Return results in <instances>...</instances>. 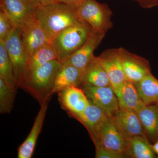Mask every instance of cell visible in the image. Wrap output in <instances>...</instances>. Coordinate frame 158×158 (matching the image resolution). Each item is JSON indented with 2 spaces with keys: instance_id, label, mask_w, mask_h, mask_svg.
<instances>
[{
  "instance_id": "6da1fadb",
  "label": "cell",
  "mask_w": 158,
  "mask_h": 158,
  "mask_svg": "<svg viewBox=\"0 0 158 158\" xmlns=\"http://www.w3.org/2000/svg\"><path fill=\"white\" fill-rule=\"evenodd\" d=\"M76 9V7L60 2L37 6L35 17L50 43L61 31L81 20L77 15Z\"/></svg>"
},
{
  "instance_id": "7a4b0ae2",
  "label": "cell",
  "mask_w": 158,
  "mask_h": 158,
  "mask_svg": "<svg viewBox=\"0 0 158 158\" xmlns=\"http://www.w3.org/2000/svg\"><path fill=\"white\" fill-rule=\"evenodd\" d=\"M62 65V62L56 59L40 66L29 74L19 88L31 94L40 105L49 101L56 77Z\"/></svg>"
},
{
  "instance_id": "3957f363",
  "label": "cell",
  "mask_w": 158,
  "mask_h": 158,
  "mask_svg": "<svg viewBox=\"0 0 158 158\" xmlns=\"http://www.w3.org/2000/svg\"><path fill=\"white\" fill-rule=\"evenodd\" d=\"M92 31L88 23L81 20L60 32L52 42L58 60L62 62L75 52L85 43Z\"/></svg>"
},
{
  "instance_id": "277c9868",
  "label": "cell",
  "mask_w": 158,
  "mask_h": 158,
  "mask_svg": "<svg viewBox=\"0 0 158 158\" xmlns=\"http://www.w3.org/2000/svg\"><path fill=\"white\" fill-rule=\"evenodd\" d=\"M76 10L79 18L88 23L94 31L106 34L113 27V13L106 4L96 0H85Z\"/></svg>"
},
{
  "instance_id": "5b68a950",
  "label": "cell",
  "mask_w": 158,
  "mask_h": 158,
  "mask_svg": "<svg viewBox=\"0 0 158 158\" xmlns=\"http://www.w3.org/2000/svg\"><path fill=\"white\" fill-rule=\"evenodd\" d=\"M3 41L14 67L18 88H19L24 79L28 59L23 43L21 30L14 28Z\"/></svg>"
},
{
  "instance_id": "8992f818",
  "label": "cell",
  "mask_w": 158,
  "mask_h": 158,
  "mask_svg": "<svg viewBox=\"0 0 158 158\" xmlns=\"http://www.w3.org/2000/svg\"><path fill=\"white\" fill-rule=\"evenodd\" d=\"M36 8L32 0H0V9L6 12L14 27L20 30L35 18Z\"/></svg>"
},
{
  "instance_id": "52a82bcc",
  "label": "cell",
  "mask_w": 158,
  "mask_h": 158,
  "mask_svg": "<svg viewBox=\"0 0 158 158\" xmlns=\"http://www.w3.org/2000/svg\"><path fill=\"white\" fill-rule=\"evenodd\" d=\"M90 137L94 144H99L106 149L124 155L126 140L112 118L109 117L95 135Z\"/></svg>"
},
{
  "instance_id": "ba28073f",
  "label": "cell",
  "mask_w": 158,
  "mask_h": 158,
  "mask_svg": "<svg viewBox=\"0 0 158 158\" xmlns=\"http://www.w3.org/2000/svg\"><path fill=\"white\" fill-rule=\"evenodd\" d=\"M81 87L89 102L100 108L108 117L111 118L120 108L118 98L112 86Z\"/></svg>"
},
{
  "instance_id": "9c48e42d",
  "label": "cell",
  "mask_w": 158,
  "mask_h": 158,
  "mask_svg": "<svg viewBox=\"0 0 158 158\" xmlns=\"http://www.w3.org/2000/svg\"><path fill=\"white\" fill-rule=\"evenodd\" d=\"M111 118L125 140L137 136L147 138L140 118L135 110L119 108Z\"/></svg>"
},
{
  "instance_id": "30bf717a",
  "label": "cell",
  "mask_w": 158,
  "mask_h": 158,
  "mask_svg": "<svg viewBox=\"0 0 158 158\" xmlns=\"http://www.w3.org/2000/svg\"><path fill=\"white\" fill-rule=\"evenodd\" d=\"M97 58L107 74L113 89L127 81L120 48L106 50Z\"/></svg>"
},
{
  "instance_id": "8fae6325",
  "label": "cell",
  "mask_w": 158,
  "mask_h": 158,
  "mask_svg": "<svg viewBox=\"0 0 158 158\" xmlns=\"http://www.w3.org/2000/svg\"><path fill=\"white\" fill-rule=\"evenodd\" d=\"M105 35L92 30L85 43L75 52L62 61V64L85 69L95 57L94 55V51L100 44Z\"/></svg>"
},
{
  "instance_id": "7c38bea8",
  "label": "cell",
  "mask_w": 158,
  "mask_h": 158,
  "mask_svg": "<svg viewBox=\"0 0 158 158\" xmlns=\"http://www.w3.org/2000/svg\"><path fill=\"white\" fill-rule=\"evenodd\" d=\"M120 49L127 81L136 84L152 73L149 62L147 59L123 48Z\"/></svg>"
},
{
  "instance_id": "4fadbf2b",
  "label": "cell",
  "mask_w": 158,
  "mask_h": 158,
  "mask_svg": "<svg viewBox=\"0 0 158 158\" xmlns=\"http://www.w3.org/2000/svg\"><path fill=\"white\" fill-rule=\"evenodd\" d=\"M61 108L70 116L81 113L90 103L84 90L80 87H70L58 92Z\"/></svg>"
},
{
  "instance_id": "5bb4252c",
  "label": "cell",
  "mask_w": 158,
  "mask_h": 158,
  "mask_svg": "<svg viewBox=\"0 0 158 158\" xmlns=\"http://www.w3.org/2000/svg\"><path fill=\"white\" fill-rule=\"evenodd\" d=\"M20 30L23 43L28 58L43 46L50 43L36 17Z\"/></svg>"
},
{
  "instance_id": "9a60e30c",
  "label": "cell",
  "mask_w": 158,
  "mask_h": 158,
  "mask_svg": "<svg viewBox=\"0 0 158 158\" xmlns=\"http://www.w3.org/2000/svg\"><path fill=\"white\" fill-rule=\"evenodd\" d=\"M48 101L40 105L37 116L35 118L33 127L30 134L18 150V158H31L34 153V148L44 123L46 114L48 108Z\"/></svg>"
},
{
  "instance_id": "2e32d148",
  "label": "cell",
  "mask_w": 158,
  "mask_h": 158,
  "mask_svg": "<svg viewBox=\"0 0 158 158\" xmlns=\"http://www.w3.org/2000/svg\"><path fill=\"white\" fill-rule=\"evenodd\" d=\"M71 116L85 127L90 136L95 135L102 125L109 118L102 110L90 102L81 113Z\"/></svg>"
},
{
  "instance_id": "e0dca14e",
  "label": "cell",
  "mask_w": 158,
  "mask_h": 158,
  "mask_svg": "<svg viewBox=\"0 0 158 158\" xmlns=\"http://www.w3.org/2000/svg\"><path fill=\"white\" fill-rule=\"evenodd\" d=\"M109 86L112 85L107 74L100 63L97 57H95L84 69L81 87Z\"/></svg>"
},
{
  "instance_id": "ac0fdd59",
  "label": "cell",
  "mask_w": 158,
  "mask_h": 158,
  "mask_svg": "<svg viewBox=\"0 0 158 158\" xmlns=\"http://www.w3.org/2000/svg\"><path fill=\"white\" fill-rule=\"evenodd\" d=\"M83 72L72 65H62L56 77L52 95L69 87H81Z\"/></svg>"
},
{
  "instance_id": "d6986e66",
  "label": "cell",
  "mask_w": 158,
  "mask_h": 158,
  "mask_svg": "<svg viewBox=\"0 0 158 158\" xmlns=\"http://www.w3.org/2000/svg\"><path fill=\"white\" fill-rule=\"evenodd\" d=\"M113 90L121 109H131L136 112L144 104L139 96L135 85L131 82L125 81Z\"/></svg>"
},
{
  "instance_id": "ffe728a7",
  "label": "cell",
  "mask_w": 158,
  "mask_h": 158,
  "mask_svg": "<svg viewBox=\"0 0 158 158\" xmlns=\"http://www.w3.org/2000/svg\"><path fill=\"white\" fill-rule=\"evenodd\" d=\"M148 140H158V104H143L137 111Z\"/></svg>"
},
{
  "instance_id": "44dd1931",
  "label": "cell",
  "mask_w": 158,
  "mask_h": 158,
  "mask_svg": "<svg viewBox=\"0 0 158 158\" xmlns=\"http://www.w3.org/2000/svg\"><path fill=\"white\" fill-rule=\"evenodd\" d=\"M125 158H156L152 145L147 137L137 136L126 140L124 152Z\"/></svg>"
},
{
  "instance_id": "7402d4cb",
  "label": "cell",
  "mask_w": 158,
  "mask_h": 158,
  "mask_svg": "<svg viewBox=\"0 0 158 158\" xmlns=\"http://www.w3.org/2000/svg\"><path fill=\"white\" fill-rule=\"evenodd\" d=\"M56 59H58V57L53 44L47 43L43 46L34 52L28 59L26 65L25 75L23 81L29 74L36 69Z\"/></svg>"
},
{
  "instance_id": "603a6c76",
  "label": "cell",
  "mask_w": 158,
  "mask_h": 158,
  "mask_svg": "<svg viewBox=\"0 0 158 158\" xmlns=\"http://www.w3.org/2000/svg\"><path fill=\"white\" fill-rule=\"evenodd\" d=\"M135 85L144 104H158V80L152 74L148 75Z\"/></svg>"
},
{
  "instance_id": "cb8c5ba5",
  "label": "cell",
  "mask_w": 158,
  "mask_h": 158,
  "mask_svg": "<svg viewBox=\"0 0 158 158\" xmlns=\"http://www.w3.org/2000/svg\"><path fill=\"white\" fill-rule=\"evenodd\" d=\"M0 77L2 78L11 88L15 90L18 88L14 67L3 40H0Z\"/></svg>"
},
{
  "instance_id": "d4e9b609",
  "label": "cell",
  "mask_w": 158,
  "mask_h": 158,
  "mask_svg": "<svg viewBox=\"0 0 158 158\" xmlns=\"http://www.w3.org/2000/svg\"><path fill=\"white\" fill-rule=\"evenodd\" d=\"M16 90L0 77V113H10L13 109Z\"/></svg>"
},
{
  "instance_id": "484cf974",
  "label": "cell",
  "mask_w": 158,
  "mask_h": 158,
  "mask_svg": "<svg viewBox=\"0 0 158 158\" xmlns=\"http://www.w3.org/2000/svg\"><path fill=\"white\" fill-rule=\"evenodd\" d=\"M11 19L6 12L0 10V40H4L14 28Z\"/></svg>"
},
{
  "instance_id": "4316f807",
  "label": "cell",
  "mask_w": 158,
  "mask_h": 158,
  "mask_svg": "<svg viewBox=\"0 0 158 158\" xmlns=\"http://www.w3.org/2000/svg\"><path fill=\"white\" fill-rule=\"evenodd\" d=\"M96 148L95 158H125L123 154L104 148L98 144H94Z\"/></svg>"
},
{
  "instance_id": "83f0119b",
  "label": "cell",
  "mask_w": 158,
  "mask_h": 158,
  "mask_svg": "<svg viewBox=\"0 0 158 158\" xmlns=\"http://www.w3.org/2000/svg\"><path fill=\"white\" fill-rule=\"evenodd\" d=\"M144 9H151L158 6V0H135Z\"/></svg>"
},
{
  "instance_id": "f1b7e54d",
  "label": "cell",
  "mask_w": 158,
  "mask_h": 158,
  "mask_svg": "<svg viewBox=\"0 0 158 158\" xmlns=\"http://www.w3.org/2000/svg\"><path fill=\"white\" fill-rule=\"evenodd\" d=\"M37 6H45L52 3L59 2L60 0H32Z\"/></svg>"
},
{
  "instance_id": "f546056e",
  "label": "cell",
  "mask_w": 158,
  "mask_h": 158,
  "mask_svg": "<svg viewBox=\"0 0 158 158\" xmlns=\"http://www.w3.org/2000/svg\"><path fill=\"white\" fill-rule=\"evenodd\" d=\"M85 0H60L59 2L65 3L67 5L74 6V7H78L79 5H81Z\"/></svg>"
},
{
  "instance_id": "4dcf8cb0",
  "label": "cell",
  "mask_w": 158,
  "mask_h": 158,
  "mask_svg": "<svg viewBox=\"0 0 158 158\" xmlns=\"http://www.w3.org/2000/svg\"><path fill=\"white\" fill-rule=\"evenodd\" d=\"M152 148L154 152L158 157V140L152 145Z\"/></svg>"
}]
</instances>
